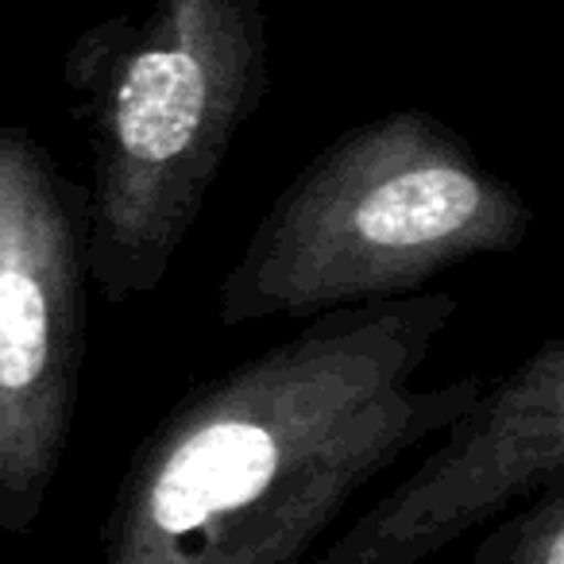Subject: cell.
Masks as SVG:
<instances>
[{"mask_svg": "<svg viewBox=\"0 0 564 564\" xmlns=\"http://www.w3.org/2000/svg\"><path fill=\"white\" fill-rule=\"evenodd\" d=\"M456 314L448 291L329 310L186 391L120 479L101 564H302L484 391L479 376L417 383Z\"/></svg>", "mask_w": 564, "mask_h": 564, "instance_id": "cell-1", "label": "cell"}, {"mask_svg": "<svg viewBox=\"0 0 564 564\" xmlns=\"http://www.w3.org/2000/svg\"><path fill=\"white\" fill-rule=\"evenodd\" d=\"M533 205L425 109H391L325 143L251 228L217 286V322H310L425 291L441 271L510 256Z\"/></svg>", "mask_w": 564, "mask_h": 564, "instance_id": "cell-2", "label": "cell"}, {"mask_svg": "<svg viewBox=\"0 0 564 564\" xmlns=\"http://www.w3.org/2000/svg\"><path fill=\"white\" fill-rule=\"evenodd\" d=\"M89 132L86 271L109 306L171 274L240 128L267 94L263 0H151L66 51Z\"/></svg>", "mask_w": 564, "mask_h": 564, "instance_id": "cell-3", "label": "cell"}, {"mask_svg": "<svg viewBox=\"0 0 564 564\" xmlns=\"http://www.w3.org/2000/svg\"><path fill=\"white\" fill-rule=\"evenodd\" d=\"M86 186L0 124V533L28 538L70 448L86 364Z\"/></svg>", "mask_w": 564, "mask_h": 564, "instance_id": "cell-4", "label": "cell"}, {"mask_svg": "<svg viewBox=\"0 0 564 564\" xmlns=\"http://www.w3.org/2000/svg\"><path fill=\"white\" fill-rule=\"evenodd\" d=\"M433 441L402 484L302 564H422L549 479H564V337H545L484 383Z\"/></svg>", "mask_w": 564, "mask_h": 564, "instance_id": "cell-5", "label": "cell"}, {"mask_svg": "<svg viewBox=\"0 0 564 564\" xmlns=\"http://www.w3.org/2000/svg\"><path fill=\"white\" fill-rule=\"evenodd\" d=\"M468 564H564V479H549L479 538Z\"/></svg>", "mask_w": 564, "mask_h": 564, "instance_id": "cell-6", "label": "cell"}]
</instances>
